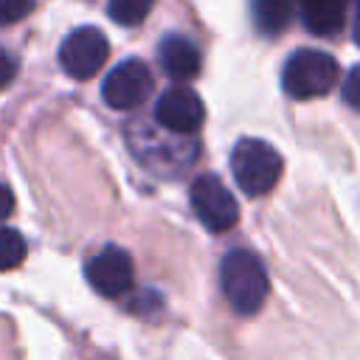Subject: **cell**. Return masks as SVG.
Wrapping results in <instances>:
<instances>
[{
    "instance_id": "obj_1",
    "label": "cell",
    "mask_w": 360,
    "mask_h": 360,
    "mask_svg": "<svg viewBox=\"0 0 360 360\" xmlns=\"http://www.w3.org/2000/svg\"><path fill=\"white\" fill-rule=\"evenodd\" d=\"M219 284H222V295L228 298L231 309L239 315L259 312L270 292L264 264L248 248H233L231 253H225L219 264Z\"/></svg>"
},
{
    "instance_id": "obj_2",
    "label": "cell",
    "mask_w": 360,
    "mask_h": 360,
    "mask_svg": "<svg viewBox=\"0 0 360 360\" xmlns=\"http://www.w3.org/2000/svg\"><path fill=\"white\" fill-rule=\"evenodd\" d=\"M129 146L138 155L143 166L160 174H174L188 169L197 160V141L191 135H177L163 127H149V124H135L129 127Z\"/></svg>"
},
{
    "instance_id": "obj_3",
    "label": "cell",
    "mask_w": 360,
    "mask_h": 360,
    "mask_svg": "<svg viewBox=\"0 0 360 360\" xmlns=\"http://www.w3.org/2000/svg\"><path fill=\"white\" fill-rule=\"evenodd\" d=\"M281 155L276 146H270L262 138H242L231 152V172L236 186L250 194L262 197L267 194L278 177H281Z\"/></svg>"
},
{
    "instance_id": "obj_4",
    "label": "cell",
    "mask_w": 360,
    "mask_h": 360,
    "mask_svg": "<svg viewBox=\"0 0 360 360\" xmlns=\"http://www.w3.org/2000/svg\"><path fill=\"white\" fill-rule=\"evenodd\" d=\"M338 82V62L315 48L295 51L281 73V84L292 98H318L326 96Z\"/></svg>"
},
{
    "instance_id": "obj_5",
    "label": "cell",
    "mask_w": 360,
    "mask_h": 360,
    "mask_svg": "<svg viewBox=\"0 0 360 360\" xmlns=\"http://www.w3.org/2000/svg\"><path fill=\"white\" fill-rule=\"evenodd\" d=\"M191 208L197 214V219L211 231V233H225L236 225L239 219V205L233 200V194L225 188V183L217 174H200L191 183Z\"/></svg>"
},
{
    "instance_id": "obj_6",
    "label": "cell",
    "mask_w": 360,
    "mask_h": 360,
    "mask_svg": "<svg viewBox=\"0 0 360 360\" xmlns=\"http://www.w3.org/2000/svg\"><path fill=\"white\" fill-rule=\"evenodd\" d=\"M107 56H110L107 37L93 25H82V28L70 31L59 48V65L73 79L96 76L104 68Z\"/></svg>"
},
{
    "instance_id": "obj_7",
    "label": "cell",
    "mask_w": 360,
    "mask_h": 360,
    "mask_svg": "<svg viewBox=\"0 0 360 360\" xmlns=\"http://www.w3.org/2000/svg\"><path fill=\"white\" fill-rule=\"evenodd\" d=\"M149 93H152V73L141 59L118 62L104 76L101 84V96L112 110H135L149 98Z\"/></svg>"
},
{
    "instance_id": "obj_8",
    "label": "cell",
    "mask_w": 360,
    "mask_h": 360,
    "mask_svg": "<svg viewBox=\"0 0 360 360\" xmlns=\"http://www.w3.org/2000/svg\"><path fill=\"white\" fill-rule=\"evenodd\" d=\"M205 118V107L200 101V96L183 84H174L169 90H163L158 96L155 104V121L158 127L177 132V135H194L202 127Z\"/></svg>"
},
{
    "instance_id": "obj_9",
    "label": "cell",
    "mask_w": 360,
    "mask_h": 360,
    "mask_svg": "<svg viewBox=\"0 0 360 360\" xmlns=\"http://www.w3.org/2000/svg\"><path fill=\"white\" fill-rule=\"evenodd\" d=\"M84 276L96 292H101L104 298H118L132 287V259L124 248L107 245L87 259Z\"/></svg>"
},
{
    "instance_id": "obj_10",
    "label": "cell",
    "mask_w": 360,
    "mask_h": 360,
    "mask_svg": "<svg viewBox=\"0 0 360 360\" xmlns=\"http://www.w3.org/2000/svg\"><path fill=\"white\" fill-rule=\"evenodd\" d=\"M158 59H160V68L166 70V76H172L177 82L194 79L200 73V51L188 37H180V34L163 37L158 45Z\"/></svg>"
},
{
    "instance_id": "obj_11",
    "label": "cell",
    "mask_w": 360,
    "mask_h": 360,
    "mask_svg": "<svg viewBox=\"0 0 360 360\" xmlns=\"http://www.w3.org/2000/svg\"><path fill=\"white\" fill-rule=\"evenodd\" d=\"M307 31L329 37L340 31L343 17H346V0H292Z\"/></svg>"
},
{
    "instance_id": "obj_12",
    "label": "cell",
    "mask_w": 360,
    "mask_h": 360,
    "mask_svg": "<svg viewBox=\"0 0 360 360\" xmlns=\"http://www.w3.org/2000/svg\"><path fill=\"white\" fill-rule=\"evenodd\" d=\"M292 8H295L292 0H250L253 25L267 37H276L290 25Z\"/></svg>"
},
{
    "instance_id": "obj_13",
    "label": "cell",
    "mask_w": 360,
    "mask_h": 360,
    "mask_svg": "<svg viewBox=\"0 0 360 360\" xmlns=\"http://www.w3.org/2000/svg\"><path fill=\"white\" fill-rule=\"evenodd\" d=\"M28 253V245L20 231L14 228H0V270L20 267Z\"/></svg>"
},
{
    "instance_id": "obj_14",
    "label": "cell",
    "mask_w": 360,
    "mask_h": 360,
    "mask_svg": "<svg viewBox=\"0 0 360 360\" xmlns=\"http://www.w3.org/2000/svg\"><path fill=\"white\" fill-rule=\"evenodd\" d=\"M155 0H110L107 11L118 25H138L152 11Z\"/></svg>"
},
{
    "instance_id": "obj_15",
    "label": "cell",
    "mask_w": 360,
    "mask_h": 360,
    "mask_svg": "<svg viewBox=\"0 0 360 360\" xmlns=\"http://www.w3.org/2000/svg\"><path fill=\"white\" fill-rule=\"evenodd\" d=\"M31 8H34V0H0V25H11L28 17Z\"/></svg>"
},
{
    "instance_id": "obj_16",
    "label": "cell",
    "mask_w": 360,
    "mask_h": 360,
    "mask_svg": "<svg viewBox=\"0 0 360 360\" xmlns=\"http://www.w3.org/2000/svg\"><path fill=\"white\" fill-rule=\"evenodd\" d=\"M340 96H343V101H346L349 107L360 110V65H354V68H352V70L346 73Z\"/></svg>"
},
{
    "instance_id": "obj_17",
    "label": "cell",
    "mask_w": 360,
    "mask_h": 360,
    "mask_svg": "<svg viewBox=\"0 0 360 360\" xmlns=\"http://www.w3.org/2000/svg\"><path fill=\"white\" fill-rule=\"evenodd\" d=\"M17 73V59L0 45V87H6Z\"/></svg>"
},
{
    "instance_id": "obj_18",
    "label": "cell",
    "mask_w": 360,
    "mask_h": 360,
    "mask_svg": "<svg viewBox=\"0 0 360 360\" xmlns=\"http://www.w3.org/2000/svg\"><path fill=\"white\" fill-rule=\"evenodd\" d=\"M11 211H14V194H11V188H8V186H3V183H0V222H3Z\"/></svg>"
},
{
    "instance_id": "obj_19",
    "label": "cell",
    "mask_w": 360,
    "mask_h": 360,
    "mask_svg": "<svg viewBox=\"0 0 360 360\" xmlns=\"http://www.w3.org/2000/svg\"><path fill=\"white\" fill-rule=\"evenodd\" d=\"M354 42L360 45V0H357V14H354Z\"/></svg>"
}]
</instances>
